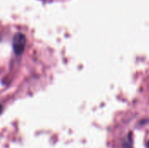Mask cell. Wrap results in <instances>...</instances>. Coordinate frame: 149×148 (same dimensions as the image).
<instances>
[{"mask_svg": "<svg viewBox=\"0 0 149 148\" xmlns=\"http://www.w3.org/2000/svg\"><path fill=\"white\" fill-rule=\"evenodd\" d=\"M25 43H26V38H25V36L24 34L17 33L14 36L12 46H13L14 52L17 55L21 54L23 52V51L24 49V46H25Z\"/></svg>", "mask_w": 149, "mask_h": 148, "instance_id": "obj_1", "label": "cell"}, {"mask_svg": "<svg viewBox=\"0 0 149 148\" xmlns=\"http://www.w3.org/2000/svg\"><path fill=\"white\" fill-rule=\"evenodd\" d=\"M148 147H149V141H148Z\"/></svg>", "mask_w": 149, "mask_h": 148, "instance_id": "obj_2", "label": "cell"}, {"mask_svg": "<svg viewBox=\"0 0 149 148\" xmlns=\"http://www.w3.org/2000/svg\"><path fill=\"white\" fill-rule=\"evenodd\" d=\"M0 111H1V106H0Z\"/></svg>", "mask_w": 149, "mask_h": 148, "instance_id": "obj_3", "label": "cell"}]
</instances>
